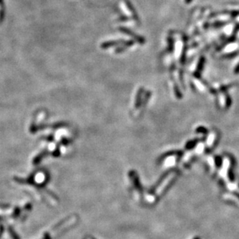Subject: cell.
Returning a JSON list of instances; mask_svg holds the SVG:
<instances>
[{
    "label": "cell",
    "instance_id": "1",
    "mask_svg": "<svg viewBox=\"0 0 239 239\" xmlns=\"http://www.w3.org/2000/svg\"><path fill=\"white\" fill-rule=\"evenodd\" d=\"M236 71H239V65L237 67V68H236Z\"/></svg>",
    "mask_w": 239,
    "mask_h": 239
}]
</instances>
